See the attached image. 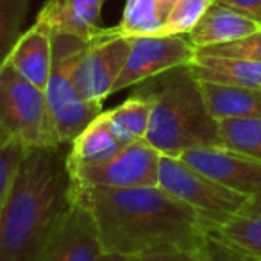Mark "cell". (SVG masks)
<instances>
[{"label": "cell", "instance_id": "obj_19", "mask_svg": "<svg viewBox=\"0 0 261 261\" xmlns=\"http://www.w3.org/2000/svg\"><path fill=\"white\" fill-rule=\"evenodd\" d=\"M108 116L118 136L125 143L145 140L150 122V102L143 95L133 93L115 109H109Z\"/></svg>", "mask_w": 261, "mask_h": 261}, {"label": "cell", "instance_id": "obj_20", "mask_svg": "<svg viewBox=\"0 0 261 261\" xmlns=\"http://www.w3.org/2000/svg\"><path fill=\"white\" fill-rule=\"evenodd\" d=\"M122 36H161L165 16L156 0H125L120 23L115 27Z\"/></svg>", "mask_w": 261, "mask_h": 261}, {"label": "cell", "instance_id": "obj_29", "mask_svg": "<svg viewBox=\"0 0 261 261\" xmlns=\"http://www.w3.org/2000/svg\"><path fill=\"white\" fill-rule=\"evenodd\" d=\"M98 261H138V257L135 256H122V254H109V252H104Z\"/></svg>", "mask_w": 261, "mask_h": 261}, {"label": "cell", "instance_id": "obj_24", "mask_svg": "<svg viewBox=\"0 0 261 261\" xmlns=\"http://www.w3.org/2000/svg\"><path fill=\"white\" fill-rule=\"evenodd\" d=\"M25 147L15 140L4 138L0 142V211L4 207L8 193L11 190L13 179L20 167Z\"/></svg>", "mask_w": 261, "mask_h": 261}, {"label": "cell", "instance_id": "obj_1", "mask_svg": "<svg viewBox=\"0 0 261 261\" xmlns=\"http://www.w3.org/2000/svg\"><path fill=\"white\" fill-rule=\"evenodd\" d=\"M73 197L90 210L104 252L140 257L199 250L207 240L202 218L160 186L125 190L73 186Z\"/></svg>", "mask_w": 261, "mask_h": 261}, {"label": "cell", "instance_id": "obj_30", "mask_svg": "<svg viewBox=\"0 0 261 261\" xmlns=\"http://www.w3.org/2000/svg\"><path fill=\"white\" fill-rule=\"evenodd\" d=\"M156 2H158V6H160L161 15H163L165 20H167L168 13H170V9L174 8V4L177 2V0H156Z\"/></svg>", "mask_w": 261, "mask_h": 261}, {"label": "cell", "instance_id": "obj_11", "mask_svg": "<svg viewBox=\"0 0 261 261\" xmlns=\"http://www.w3.org/2000/svg\"><path fill=\"white\" fill-rule=\"evenodd\" d=\"M179 158L200 174L236 193L250 197L261 192V161L249 156L220 145L190 149Z\"/></svg>", "mask_w": 261, "mask_h": 261}, {"label": "cell", "instance_id": "obj_16", "mask_svg": "<svg viewBox=\"0 0 261 261\" xmlns=\"http://www.w3.org/2000/svg\"><path fill=\"white\" fill-rule=\"evenodd\" d=\"M125 143L113 127L108 111H102L72 140L66 150V161L73 165H97L111 160Z\"/></svg>", "mask_w": 261, "mask_h": 261}, {"label": "cell", "instance_id": "obj_25", "mask_svg": "<svg viewBox=\"0 0 261 261\" xmlns=\"http://www.w3.org/2000/svg\"><path fill=\"white\" fill-rule=\"evenodd\" d=\"M197 56H220V58H242L261 63V31L232 41V43L215 45V47L197 48Z\"/></svg>", "mask_w": 261, "mask_h": 261}, {"label": "cell", "instance_id": "obj_3", "mask_svg": "<svg viewBox=\"0 0 261 261\" xmlns=\"http://www.w3.org/2000/svg\"><path fill=\"white\" fill-rule=\"evenodd\" d=\"M135 91L150 102L145 142L161 156L179 158L190 149L220 147L218 122L207 113L190 65L150 77Z\"/></svg>", "mask_w": 261, "mask_h": 261}, {"label": "cell", "instance_id": "obj_28", "mask_svg": "<svg viewBox=\"0 0 261 261\" xmlns=\"http://www.w3.org/2000/svg\"><path fill=\"white\" fill-rule=\"evenodd\" d=\"M215 2L261 22V0H215Z\"/></svg>", "mask_w": 261, "mask_h": 261}, {"label": "cell", "instance_id": "obj_23", "mask_svg": "<svg viewBox=\"0 0 261 261\" xmlns=\"http://www.w3.org/2000/svg\"><path fill=\"white\" fill-rule=\"evenodd\" d=\"M215 0H177L165 20V34H188Z\"/></svg>", "mask_w": 261, "mask_h": 261}, {"label": "cell", "instance_id": "obj_22", "mask_svg": "<svg viewBox=\"0 0 261 261\" xmlns=\"http://www.w3.org/2000/svg\"><path fill=\"white\" fill-rule=\"evenodd\" d=\"M31 0H0V66L4 65L13 45L23 33L22 27Z\"/></svg>", "mask_w": 261, "mask_h": 261}, {"label": "cell", "instance_id": "obj_32", "mask_svg": "<svg viewBox=\"0 0 261 261\" xmlns=\"http://www.w3.org/2000/svg\"><path fill=\"white\" fill-rule=\"evenodd\" d=\"M200 252H202V249H200ZM202 261H204V254H202Z\"/></svg>", "mask_w": 261, "mask_h": 261}, {"label": "cell", "instance_id": "obj_13", "mask_svg": "<svg viewBox=\"0 0 261 261\" xmlns=\"http://www.w3.org/2000/svg\"><path fill=\"white\" fill-rule=\"evenodd\" d=\"M106 0H47L34 22L52 34H72L90 40L102 29V8Z\"/></svg>", "mask_w": 261, "mask_h": 261}, {"label": "cell", "instance_id": "obj_6", "mask_svg": "<svg viewBox=\"0 0 261 261\" xmlns=\"http://www.w3.org/2000/svg\"><path fill=\"white\" fill-rule=\"evenodd\" d=\"M158 186L192 207L206 224L207 232L229 220L247 200L245 195L218 185L181 158L172 156H161Z\"/></svg>", "mask_w": 261, "mask_h": 261}, {"label": "cell", "instance_id": "obj_14", "mask_svg": "<svg viewBox=\"0 0 261 261\" xmlns=\"http://www.w3.org/2000/svg\"><path fill=\"white\" fill-rule=\"evenodd\" d=\"M6 63L45 91L52 70V33L43 23L34 22L20 34Z\"/></svg>", "mask_w": 261, "mask_h": 261}, {"label": "cell", "instance_id": "obj_15", "mask_svg": "<svg viewBox=\"0 0 261 261\" xmlns=\"http://www.w3.org/2000/svg\"><path fill=\"white\" fill-rule=\"evenodd\" d=\"M257 31H261V22L213 2L199 23L188 33V38L195 48H206L243 40Z\"/></svg>", "mask_w": 261, "mask_h": 261}, {"label": "cell", "instance_id": "obj_8", "mask_svg": "<svg viewBox=\"0 0 261 261\" xmlns=\"http://www.w3.org/2000/svg\"><path fill=\"white\" fill-rule=\"evenodd\" d=\"M161 154L145 140L125 145L116 156L97 165L68 163L70 177L75 188L125 190L140 186H158Z\"/></svg>", "mask_w": 261, "mask_h": 261}, {"label": "cell", "instance_id": "obj_31", "mask_svg": "<svg viewBox=\"0 0 261 261\" xmlns=\"http://www.w3.org/2000/svg\"><path fill=\"white\" fill-rule=\"evenodd\" d=\"M2 140H4V136H2V135H0V142H2Z\"/></svg>", "mask_w": 261, "mask_h": 261}, {"label": "cell", "instance_id": "obj_4", "mask_svg": "<svg viewBox=\"0 0 261 261\" xmlns=\"http://www.w3.org/2000/svg\"><path fill=\"white\" fill-rule=\"evenodd\" d=\"M86 41L72 34H52V70L45 86V98L52 133L59 145H70L104 111L102 106L84 100L73 83V65Z\"/></svg>", "mask_w": 261, "mask_h": 261}, {"label": "cell", "instance_id": "obj_9", "mask_svg": "<svg viewBox=\"0 0 261 261\" xmlns=\"http://www.w3.org/2000/svg\"><path fill=\"white\" fill-rule=\"evenodd\" d=\"M197 58L195 45L188 34H161V36L130 38V50L113 93L135 88L143 81L165 73L177 66L192 65Z\"/></svg>", "mask_w": 261, "mask_h": 261}, {"label": "cell", "instance_id": "obj_12", "mask_svg": "<svg viewBox=\"0 0 261 261\" xmlns=\"http://www.w3.org/2000/svg\"><path fill=\"white\" fill-rule=\"evenodd\" d=\"M243 261H261V192L247 197L243 206L224 224L207 232Z\"/></svg>", "mask_w": 261, "mask_h": 261}, {"label": "cell", "instance_id": "obj_18", "mask_svg": "<svg viewBox=\"0 0 261 261\" xmlns=\"http://www.w3.org/2000/svg\"><path fill=\"white\" fill-rule=\"evenodd\" d=\"M190 70L197 81L261 90V63L252 59L197 56Z\"/></svg>", "mask_w": 261, "mask_h": 261}, {"label": "cell", "instance_id": "obj_27", "mask_svg": "<svg viewBox=\"0 0 261 261\" xmlns=\"http://www.w3.org/2000/svg\"><path fill=\"white\" fill-rule=\"evenodd\" d=\"M202 249V247H200ZM199 250H170L140 256L138 261H202V252Z\"/></svg>", "mask_w": 261, "mask_h": 261}, {"label": "cell", "instance_id": "obj_7", "mask_svg": "<svg viewBox=\"0 0 261 261\" xmlns=\"http://www.w3.org/2000/svg\"><path fill=\"white\" fill-rule=\"evenodd\" d=\"M129 50L130 38L122 36L115 27H102L86 41L73 65V83L84 100L102 106L113 95Z\"/></svg>", "mask_w": 261, "mask_h": 261}, {"label": "cell", "instance_id": "obj_26", "mask_svg": "<svg viewBox=\"0 0 261 261\" xmlns=\"http://www.w3.org/2000/svg\"><path fill=\"white\" fill-rule=\"evenodd\" d=\"M204 261H243L238 254H234L231 249H227L222 243L215 242L213 238L207 236L206 243L202 245Z\"/></svg>", "mask_w": 261, "mask_h": 261}, {"label": "cell", "instance_id": "obj_21", "mask_svg": "<svg viewBox=\"0 0 261 261\" xmlns=\"http://www.w3.org/2000/svg\"><path fill=\"white\" fill-rule=\"evenodd\" d=\"M220 145L261 161V116H243L218 122Z\"/></svg>", "mask_w": 261, "mask_h": 261}, {"label": "cell", "instance_id": "obj_10", "mask_svg": "<svg viewBox=\"0 0 261 261\" xmlns=\"http://www.w3.org/2000/svg\"><path fill=\"white\" fill-rule=\"evenodd\" d=\"M104 254L90 210L73 197L72 206L47 240L38 261H98Z\"/></svg>", "mask_w": 261, "mask_h": 261}, {"label": "cell", "instance_id": "obj_5", "mask_svg": "<svg viewBox=\"0 0 261 261\" xmlns=\"http://www.w3.org/2000/svg\"><path fill=\"white\" fill-rule=\"evenodd\" d=\"M0 135L31 147H59L48 118L45 91L8 63L0 66Z\"/></svg>", "mask_w": 261, "mask_h": 261}, {"label": "cell", "instance_id": "obj_2", "mask_svg": "<svg viewBox=\"0 0 261 261\" xmlns=\"http://www.w3.org/2000/svg\"><path fill=\"white\" fill-rule=\"evenodd\" d=\"M65 147L25 149L0 211V261H38L73 202Z\"/></svg>", "mask_w": 261, "mask_h": 261}, {"label": "cell", "instance_id": "obj_17", "mask_svg": "<svg viewBox=\"0 0 261 261\" xmlns=\"http://www.w3.org/2000/svg\"><path fill=\"white\" fill-rule=\"evenodd\" d=\"M207 113L217 122L243 116H261V90L199 81Z\"/></svg>", "mask_w": 261, "mask_h": 261}]
</instances>
